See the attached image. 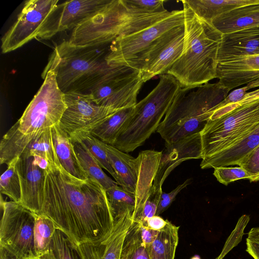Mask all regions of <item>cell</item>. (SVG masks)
<instances>
[{"label":"cell","instance_id":"7bdbcfd3","mask_svg":"<svg viewBox=\"0 0 259 259\" xmlns=\"http://www.w3.org/2000/svg\"><path fill=\"white\" fill-rule=\"evenodd\" d=\"M33 157L35 164L45 170L47 168L49 163L46 159L38 156H34Z\"/></svg>","mask_w":259,"mask_h":259},{"label":"cell","instance_id":"8992f818","mask_svg":"<svg viewBox=\"0 0 259 259\" xmlns=\"http://www.w3.org/2000/svg\"><path fill=\"white\" fill-rule=\"evenodd\" d=\"M170 15L168 11L143 14L128 10L122 0H110L75 27L68 41L76 47L111 44L117 37L144 30Z\"/></svg>","mask_w":259,"mask_h":259},{"label":"cell","instance_id":"9a60e30c","mask_svg":"<svg viewBox=\"0 0 259 259\" xmlns=\"http://www.w3.org/2000/svg\"><path fill=\"white\" fill-rule=\"evenodd\" d=\"M202 159L200 133L185 137L175 142H165L153 187L162 189L169 174L182 162L188 160Z\"/></svg>","mask_w":259,"mask_h":259},{"label":"cell","instance_id":"7402d4cb","mask_svg":"<svg viewBox=\"0 0 259 259\" xmlns=\"http://www.w3.org/2000/svg\"><path fill=\"white\" fill-rule=\"evenodd\" d=\"M52 130L55 150L62 167L76 178H89L79 162L69 136L61 128L59 123L55 125Z\"/></svg>","mask_w":259,"mask_h":259},{"label":"cell","instance_id":"30bf717a","mask_svg":"<svg viewBox=\"0 0 259 259\" xmlns=\"http://www.w3.org/2000/svg\"><path fill=\"white\" fill-rule=\"evenodd\" d=\"M0 246L20 259L37 257L34 246L35 213L20 203L1 200Z\"/></svg>","mask_w":259,"mask_h":259},{"label":"cell","instance_id":"7a4b0ae2","mask_svg":"<svg viewBox=\"0 0 259 259\" xmlns=\"http://www.w3.org/2000/svg\"><path fill=\"white\" fill-rule=\"evenodd\" d=\"M184 14L183 52L166 72L182 88L200 87L217 78L218 55L223 33L182 2Z\"/></svg>","mask_w":259,"mask_h":259},{"label":"cell","instance_id":"ab89813d","mask_svg":"<svg viewBox=\"0 0 259 259\" xmlns=\"http://www.w3.org/2000/svg\"><path fill=\"white\" fill-rule=\"evenodd\" d=\"M141 236L144 245L148 247L156 239L159 231L152 230L140 224Z\"/></svg>","mask_w":259,"mask_h":259},{"label":"cell","instance_id":"f6af8a7d","mask_svg":"<svg viewBox=\"0 0 259 259\" xmlns=\"http://www.w3.org/2000/svg\"><path fill=\"white\" fill-rule=\"evenodd\" d=\"M191 259H201L200 256L197 255H195L194 256H193V257H192L191 258Z\"/></svg>","mask_w":259,"mask_h":259},{"label":"cell","instance_id":"52a82bcc","mask_svg":"<svg viewBox=\"0 0 259 259\" xmlns=\"http://www.w3.org/2000/svg\"><path fill=\"white\" fill-rule=\"evenodd\" d=\"M259 131V89L247 92L226 110L211 115L200 133L202 159L209 157Z\"/></svg>","mask_w":259,"mask_h":259},{"label":"cell","instance_id":"1f68e13d","mask_svg":"<svg viewBox=\"0 0 259 259\" xmlns=\"http://www.w3.org/2000/svg\"><path fill=\"white\" fill-rule=\"evenodd\" d=\"M70 139L72 141H77L81 142L98 161L102 168L107 171L116 182L117 176L111 165L104 148V142L90 133H80L71 137Z\"/></svg>","mask_w":259,"mask_h":259},{"label":"cell","instance_id":"8fae6325","mask_svg":"<svg viewBox=\"0 0 259 259\" xmlns=\"http://www.w3.org/2000/svg\"><path fill=\"white\" fill-rule=\"evenodd\" d=\"M143 83L139 71L126 66L113 67L88 94L97 105L120 110L137 103Z\"/></svg>","mask_w":259,"mask_h":259},{"label":"cell","instance_id":"d6a6232c","mask_svg":"<svg viewBox=\"0 0 259 259\" xmlns=\"http://www.w3.org/2000/svg\"><path fill=\"white\" fill-rule=\"evenodd\" d=\"M34 246L37 257L48 249L57 227L49 218L35 213Z\"/></svg>","mask_w":259,"mask_h":259},{"label":"cell","instance_id":"8d00e7d4","mask_svg":"<svg viewBox=\"0 0 259 259\" xmlns=\"http://www.w3.org/2000/svg\"><path fill=\"white\" fill-rule=\"evenodd\" d=\"M162 192V189H155L152 185L149 196L144 205L139 223L144 225L148 218L156 215L157 206Z\"/></svg>","mask_w":259,"mask_h":259},{"label":"cell","instance_id":"4316f807","mask_svg":"<svg viewBox=\"0 0 259 259\" xmlns=\"http://www.w3.org/2000/svg\"><path fill=\"white\" fill-rule=\"evenodd\" d=\"M72 142L79 162L89 178L97 181L106 191L118 186L115 181L104 172L99 163L81 142Z\"/></svg>","mask_w":259,"mask_h":259},{"label":"cell","instance_id":"b9f144b4","mask_svg":"<svg viewBox=\"0 0 259 259\" xmlns=\"http://www.w3.org/2000/svg\"><path fill=\"white\" fill-rule=\"evenodd\" d=\"M0 259H20L4 247L0 246Z\"/></svg>","mask_w":259,"mask_h":259},{"label":"cell","instance_id":"4fadbf2b","mask_svg":"<svg viewBox=\"0 0 259 259\" xmlns=\"http://www.w3.org/2000/svg\"><path fill=\"white\" fill-rule=\"evenodd\" d=\"M64 96L66 108L59 124L70 138L80 133H90L119 110L97 105L88 93L68 92L64 93Z\"/></svg>","mask_w":259,"mask_h":259},{"label":"cell","instance_id":"5bb4252c","mask_svg":"<svg viewBox=\"0 0 259 259\" xmlns=\"http://www.w3.org/2000/svg\"><path fill=\"white\" fill-rule=\"evenodd\" d=\"M110 0H72L58 4L42 26L37 38L48 39L56 33L74 29Z\"/></svg>","mask_w":259,"mask_h":259},{"label":"cell","instance_id":"3957f363","mask_svg":"<svg viewBox=\"0 0 259 259\" xmlns=\"http://www.w3.org/2000/svg\"><path fill=\"white\" fill-rule=\"evenodd\" d=\"M43 83L21 117L3 136L0 143V163L8 164L19 157L41 132L59 123L66 105L54 71L47 66Z\"/></svg>","mask_w":259,"mask_h":259},{"label":"cell","instance_id":"e575fe53","mask_svg":"<svg viewBox=\"0 0 259 259\" xmlns=\"http://www.w3.org/2000/svg\"><path fill=\"white\" fill-rule=\"evenodd\" d=\"M165 1L122 0L128 10L139 14H148L167 11L164 8Z\"/></svg>","mask_w":259,"mask_h":259},{"label":"cell","instance_id":"cb8c5ba5","mask_svg":"<svg viewBox=\"0 0 259 259\" xmlns=\"http://www.w3.org/2000/svg\"><path fill=\"white\" fill-rule=\"evenodd\" d=\"M182 2L199 17L211 23L224 13L238 7L259 3V0H184Z\"/></svg>","mask_w":259,"mask_h":259},{"label":"cell","instance_id":"ba28073f","mask_svg":"<svg viewBox=\"0 0 259 259\" xmlns=\"http://www.w3.org/2000/svg\"><path fill=\"white\" fill-rule=\"evenodd\" d=\"M155 88L134 106V111L113 146L124 152L142 145L157 131L180 88L168 74L160 75Z\"/></svg>","mask_w":259,"mask_h":259},{"label":"cell","instance_id":"bcb514c9","mask_svg":"<svg viewBox=\"0 0 259 259\" xmlns=\"http://www.w3.org/2000/svg\"><path fill=\"white\" fill-rule=\"evenodd\" d=\"M215 259H220V258L218 256H217Z\"/></svg>","mask_w":259,"mask_h":259},{"label":"cell","instance_id":"74e56055","mask_svg":"<svg viewBox=\"0 0 259 259\" xmlns=\"http://www.w3.org/2000/svg\"><path fill=\"white\" fill-rule=\"evenodd\" d=\"M238 166L248 174L250 182L259 181V145Z\"/></svg>","mask_w":259,"mask_h":259},{"label":"cell","instance_id":"d590c367","mask_svg":"<svg viewBox=\"0 0 259 259\" xmlns=\"http://www.w3.org/2000/svg\"><path fill=\"white\" fill-rule=\"evenodd\" d=\"M213 175L218 181L225 186L239 180H248L249 178L246 171L239 166L215 167L214 168Z\"/></svg>","mask_w":259,"mask_h":259},{"label":"cell","instance_id":"7dc6e473","mask_svg":"<svg viewBox=\"0 0 259 259\" xmlns=\"http://www.w3.org/2000/svg\"><path fill=\"white\" fill-rule=\"evenodd\" d=\"M32 259H39L38 257H36V258H32Z\"/></svg>","mask_w":259,"mask_h":259},{"label":"cell","instance_id":"7c38bea8","mask_svg":"<svg viewBox=\"0 0 259 259\" xmlns=\"http://www.w3.org/2000/svg\"><path fill=\"white\" fill-rule=\"evenodd\" d=\"M58 0L25 2L17 20L2 38V52L7 53L22 47L37 35Z\"/></svg>","mask_w":259,"mask_h":259},{"label":"cell","instance_id":"f35d334b","mask_svg":"<svg viewBox=\"0 0 259 259\" xmlns=\"http://www.w3.org/2000/svg\"><path fill=\"white\" fill-rule=\"evenodd\" d=\"M192 182V179H188L169 193L162 192L157 206L156 215H159L166 210L175 200L177 195Z\"/></svg>","mask_w":259,"mask_h":259},{"label":"cell","instance_id":"f546056e","mask_svg":"<svg viewBox=\"0 0 259 259\" xmlns=\"http://www.w3.org/2000/svg\"><path fill=\"white\" fill-rule=\"evenodd\" d=\"M120 259H150L141 236L140 224L133 221L124 238Z\"/></svg>","mask_w":259,"mask_h":259},{"label":"cell","instance_id":"d4e9b609","mask_svg":"<svg viewBox=\"0 0 259 259\" xmlns=\"http://www.w3.org/2000/svg\"><path fill=\"white\" fill-rule=\"evenodd\" d=\"M134 106L118 110L97 125L90 133L102 142L113 146L132 114Z\"/></svg>","mask_w":259,"mask_h":259},{"label":"cell","instance_id":"603a6c76","mask_svg":"<svg viewBox=\"0 0 259 259\" xmlns=\"http://www.w3.org/2000/svg\"><path fill=\"white\" fill-rule=\"evenodd\" d=\"M184 31L174 38L157 57L140 71L144 82L156 75L166 74L181 55L184 47Z\"/></svg>","mask_w":259,"mask_h":259},{"label":"cell","instance_id":"277c9868","mask_svg":"<svg viewBox=\"0 0 259 259\" xmlns=\"http://www.w3.org/2000/svg\"><path fill=\"white\" fill-rule=\"evenodd\" d=\"M229 92L219 82L194 88L180 87L156 132L169 143L200 133L213 107Z\"/></svg>","mask_w":259,"mask_h":259},{"label":"cell","instance_id":"2e32d148","mask_svg":"<svg viewBox=\"0 0 259 259\" xmlns=\"http://www.w3.org/2000/svg\"><path fill=\"white\" fill-rule=\"evenodd\" d=\"M21 185L20 203L32 212L41 213L45 171L33 162V157L20 156L16 164Z\"/></svg>","mask_w":259,"mask_h":259},{"label":"cell","instance_id":"e0dca14e","mask_svg":"<svg viewBox=\"0 0 259 259\" xmlns=\"http://www.w3.org/2000/svg\"><path fill=\"white\" fill-rule=\"evenodd\" d=\"M132 222L133 213L126 212L103 239L77 244L83 259H120L123 243Z\"/></svg>","mask_w":259,"mask_h":259},{"label":"cell","instance_id":"44dd1931","mask_svg":"<svg viewBox=\"0 0 259 259\" xmlns=\"http://www.w3.org/2000/svg\"><path fill=\"white\" fill-rule=\"evenodd\" d=\"M211 23L223 34L259 26V3L234 9L218 16Z\"/></svg>","mask_w":259,"mask_h":259},{"label":"cell","instance_id":"5b68a950","mask_svg":"<svg viewBox=\"0 0 259 259\" xmlns=\"http://www.w3.org/2000/svg\"><path fill=\"white\" fill-rule=\"evenodd\" d=\"M111 44L76 47L64 40L56 45L47 66L55 72L61 91H89L113 69L106 58Z\"/></svg>","mask_w":259,"mask_h":259},{"label":"cell","instance_id":"ac0fdd59","mask_svg":"<svg viewBox=\"0 0 259 259\" xmlns=\"http://www.w3.org/2000/svg\"><path fill=\"white\" fill-rule=\"evenodd\" d=\"M259 55V26L223 34L218 63Z\"/></svg>","mask_w":259,"mask_h":259},{"label":"cell","instance_id":"f1b7e54d","mask_svg":"<svg viewBox=\"0 0 259 259\" xmlns=\"http://www.w3.org/2000/svg\"><path fill=\"white\" fill-rule=\"evenodd\" d=\"M52 128H47L38 134L20 156H38L46 159L49 164L60 165L54 146Z\"/></svg>","mask_w":259,"mask_h":259},{"label":"cell","instance_id":"6da1fadb","mask_svg":"<svg viewBox=\"0 0 259 259\" xmlns=\"http://www.w3.org/2000/svg\"><path fill=\"white\" fill-rule=\"evenodd\" d=\"M45 171L41 213L77 244L101 240L114 221L106 191L91 178L81 180L60 165Z\"/></svg>","mask_w":259,"mask_h":259},{"label":"cell","instance_id":"9c48e42d","mask_svg":"<svg viewBox=\"0 0 259 259\" xmlns=\"http://www.w3.org/2000/svg\"><path fill=\"white\" fill-rule=\"evenodd\" d=\"M183 24V10L172 11L169 16L144 30L117 37L110 46L106 58L107 64L141 71L156 47L174 28Z\"/></svg>","mask_w":259,"mask_h":259},{"label":"cell","instance_id":"d6986e66","mask_svg":"<svg viewBox=\"0 0 259 259\" xmlns=\"http://www.w3.org/2000/svg\"><path fill=\"white\" fill-rule=\"evenodd\" d=\"M217 78L229 91L259 78V55L218 63Z\"/></svg>","mask_w":259,"mask_h":259},{"label":"cell","instance_id":"484cf974","mask_svg":"<svg viewBox=\"0 0 259 259\" xmlns=\"http://www.w3.org/2000/svg\"><path fill=\"white\" fill-rule=\"evenodd\" d=\"M179 226L167 220L156 239L147 247L150 259H175L179 242Z\"/></svg>","mask_w":259,"mask_h":259},{"label":"cell","instance_id":"83f0119b","mask_svg":"<svg viewBox=\"0 0 259 259\" xmlns=\"http://www.w3.org/2000/svg\"><path fill=\"white\" fill-rule=\"evenodd\" d=\"M39 259H83L77 244L57 228L48 249Z\"/></svg>","mask_w":259,"mask_h":259},{"label":"cell","instance_id":"836d02e7","mask_svg":"<svg viewBox=\"0 0 259 259\" xmlns=\"http://www.w3.org/2000/svg\"><path fill=\"white\" fill-rule=\"evenodd\" d=\"M19 157L14 158L8 164L7 169L0 178V191L7 196L11 200L19 202L21 191L20 181L18 174L16 164Z\"/></svg>","mask_w":259,"mask_h":259},{"label":"cell","instance_id":"ee69618b","mask_svg":"<svg viewBox=\"0 0 259 259\" xmlns=\"http://www.w3.org/2000/svg\"><path fill=\"white\" fill-rule=\"evenodd\" d=\"M247 238L259 242V227L251 229L248 233Z\"/></svg>","mask_w":259,"mask_h":259},{"label":"cell","instance_id":"ffe728a7","mask_svg":"<svg viewBox=\"0 0 259 259\" xmlns=\"http://www.w3.org/2000/svg\"><path fill=\"white\" fill-rule=\"evenodd\" d=\"M259 145V131L209 157L203 159L201 169L238 165Z\"/></svg>","mask_w":259,"mask_h":259},{"label":"cell","instance_id":"4dcf8cb0","mask_svg":"<svg viewBox=\"0 0 259 259\" xmlns=\"http://www.w3.org/2000/svg\"><path fill=\"white\" fill-rule=\"evenodd\" d=\"M106 194L114 223L126 212L133 214L137 203L135 194L118 186L108 189Z\"/></svg>","mask_w":259,"mask_h":259},{"label":"cell","instance_id":"60d3db41","mask_svg":"<svg viewBox=\"0 0 259 259\" xmlns=\"http://www.w3.org/2000/svg\"><path fill=\"white\" fill-rule=\"evenodd\" d=\"M167 221V220H165L159 215H155L148 218L143 225L152 230L159 231L166 226Z\"/></svg>","mask_w":259,"mask_h":259}]
</instances>
